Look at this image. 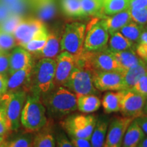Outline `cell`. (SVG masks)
<instances>
[{
    "label": "cell",
    "instance_id": "cell-1",
    "mask_svg": "<svg viewBox=\"0 0 147 147\" xmlns=\"http://www.w3.org/2000/svg\"><path fill=\"white\" fill-rule=\"evenodd\" d=\"M42 95L44 106L49 115L55 118L69 115L78 108L76 95L63 86H55Z\"/></svg>",
    "mask_w": 147,
    "mask_h": 147
},
{
    "label": "cell",
    "instance_id": "cell-2",
    "mask_svg": "<svg viewBox=\"0 0 147 147\" xmlns=\"http://www.w3.org/2000/svg\"><path fill=\"white\" fill-rule=\"evenodd\" d=\"M76 56V55H75ZM91 73L94 71H117L121 72L117 59L107 47L95 51L84 50L76 56V65Z\"/></svg>",
    "mask_w": 147,
    "mask_h": 147
},
{
    "label": "cell",
    "instance_id": "cell-3",
    "mask_svg": "<svg viewBox=\"0 0 147 147\" xmlns=\"http://www.w3.org/2000/svg\"><path fill=\"white\" fill-rule=\"evenodd\" d=\"M21 123L29 133L39 131L47 123L46 108L39 95L34 93L27 96L21 112Z\"/></svg>",
    "mask_w": 147,
    "mask_h": 147
},
{
    "label": "cell",
    "instance_id": "cell-4",
    "mask_svg": "<svg viewBox=\"0 0 147 147\" xmlns=\"http://www.w3.org/2000/svg\"><path fill=\"white\" fill-rule=\"evenodd\" d=\"M26 98L27 93L25 90L8 92L1 95L0 101L3 104L2 108L10 131H14L19 128L21 112Z\"/></svg>",
    "mask_w": 147,
    "mask_h": 147
},
{
    "label": "cell",
    "instance_id": "cell-5",
    "mask_svg": "<svg viewBox=\"0 0 147 147\" xmlns=\"http://www.w3.org/2000/svg\"><path fill=\"white\" fill-rule=\"evenodd\" d=\"M55 67L56 60L45 57L33 66L32 74L34 76L35 94H45L55 87Z\"/></svg>",
    "mask_w": 147,
    "mask_h": 147
},
{
    "label": "cell",
    "instance_id": "cell-6",
    "mask_svg": "<svg viewBox=\"0 0 147 147\" xmlns=\"http://www.w3.org/2000/svg\"><path fill=\"white\" fill-rule=\"evenodd\" d=\"M97 118L91 115H69L60 124L69 137L90 140Z\"/></svg>",
    "mask_w": 147,
    "mask_h": 147
},
{
    "label": "cell",
    "instance_id": "cell-7",
    "mask_svg": "<svg viewBox=\"0 0 147 147\" xmlns=\"http://www.w3.org/2000/svg\"><path fill=\"white\" fill-rule=\"evenodd\" d=\"M86 25L74 22L65 25L61 38V51H67L74 55H80L84 51Z\"/></svg>",
    "mask_w": 147,
    "mask_h": 147
},
{
    "label": "cell",
    "instance_id": "cell-8",
    "mask_svg": "<svg viewBox=\"0 0 147 147\" xmlns=\"http://www.w3.org/2000/svg\"><path fill=\"white\" fill-rule=\"evenodd\" d=\"M109 33L104 18H94L86 26L84 49L95 51L104 49L107 45Z\"/></svg>",
    "mask_w": 147,
    "mask_h": 147
},
{
    "label": "cell",
    "instance_id": "cell-9",
    "mask_svg": "<svg viewBox=\"0 0 147 147\" xmlns=\"http://www.w3.org/2000/svg\"><path fill=\"white\" fill-rule=\"evenodd\" d=\"M64 87L73 92L76 97L83 95H95L97 92L93 85L91 71L77 65L74 67Z\"/></svg>",
    "mask_w": 147,
    "mask_h": 147
},
{
    "label": "cell",
    "instance_id": "cell-10",
    "mask_svg": "<svg viewBox=\"0 0 147 147\" xmlns=\"http://www.w3.org/2000/svg\"><path fill=\"white\" fill-rule=\"evenodd\" d=\"M92 78L94 87L100 91L125 90L123 75L117 71H94Z\"/></svg>",
    "mask_w": 147,
    "mask_h": 147
},
{
    "label": "cell",
    "instance_id": "cell-11",
    "mask_svg": "<svg viewBox=\"0 0 147 147\" xmlns=\"http://www.w3.org/2000/svg\"><path fill=\"white\" fill-rule=\"evenodd\" d=\"M147 99L131 89L123 90L120 111L125 117L136 119L144 115V106Z\"/></svg>",
    "mask_w": 147,
    "mask_h": 147
},
{
    "label": "cell",
    "instance_id": "cell-12",
    "mask_svg": "<svg viewBox=\"0 0 147 147\" xmlns=\"http://www.w3.org/2000/svg\"><path fill=\"white\" fill-rule=\"evenodd\" d=\"M133 117H117L114 119L108 127L105 147H120L128 126L134 120Z\"/></svg>",
    "mask_w": 147,
    "mask_h": 147
},
{
    "label": "cell",
    "instance_id": "cell-13",
    "mask_svg": "<svg viewBox=\"0 0 147 147\" xmlns=\"http://www.w3.org/2000/svg\"><path fill=\"white\" fill-rule=\"evenodd\" d=\"M45 27L42 21L38 18H22L13 33L16 45L23 47Z\"/></svg>",
    "mask_w": 147,
    "mask_h": 147
},
{
    "label": "cell",
    "instance_id": "cell-14",
    "mask_svg": "<svg viewBox=\"0 0 147 147\" xmlns=\"http://www.w3.org/2000/svg\"><path fill=\"white\" fill-rule=\"evenodd\" d=\"M76 65V56L67 51H62L57 56L54 86H63Z\"/></svg>",
    "mask_w": 147,
    "mask_h": 147
},
{
    "label": "cell",
    "instance_id": "cell-15",
    "mask_svg": "<svg viewBox=\"0 0 147 147\" xmlns=\"http://www.w3.org/2000/svg\"><path fill=\"white\" fill-rule=\"evenodd\" d=\"M10 68L9 74L14 71L24 68L29 64L32 63V54L26 49L21 47L14 48L10 53Z\"/></svg>",
    "mask_w": 147,
    "mask_h": 147
},
{
    "label": "cell",
    "instance_id": "cell-16",
    "mask_svg": "<svg viewBox=\"0 0 147 147\" xmlns=\"http://www.w3.org/2000/svg\"><path fill=\"white\" fill-rule=\"evenodd\" d=\"M33 66V63H31L24 68L18 69L10 74L8 80L7 92L18 91L22 86L28 84L30 82Z\"/></svg>",
    "mask_w": 147,
    "mask_h": 147
},
{
    "label": "cell",
    "instance_id": "cell-17",
    "mask_svg": "<svg viewBox=\"0 0 147 147\" xmlns=\"http://www.w3.org/2000/svg\"><path fill=\"white\" fill-rule=\"evenodd\" d=\"M146 134L139 125L134 120L128 126L125 134L121 146L124 147H137Z\"/></svg>",
    "mask_w": 147,
    "mask_h": 147
},
{
    "label": "cell",
    "instance_id": "cell-18",
    "mask_svg": "<svg viewBox=\"0 0 147 147\" xmlns=\"http://www.w3.org/2000/svg\"><path fill=\"white\" fill-rule=\"evenodd\" d=\"M103 18H104L109 34L119 32L123 27L132 21L129 8L117 14Z\"/></svg>",
    "mask_w": 147,
    "mask_h": 147
},
{
    "label": "cell",
    "instance_id": "cell-19",
    "mask_svg": "<svg viewBox=\"0 0 147 147\" xmlns=\"http://www.w3.org/2000/svg\"><path fill=\"white\" fill-rule=\"evenodd\" d=\"M146 63H144V60L140 59L138 63L125 71L123 75L125 89H131L134 84L138 81L139 79L146 74Z\"/></svg>",
    "mask_w": 147,
    "mask_h": 147
},
{
    "label": "cell",
    "instance_id": "cell-20",
    "mask_svg": "<svg viewBox=\"0 0 147 147\" xmlns=\"http://www.w3.org/2000/svg\"><path fill=\"white\" fill-rule=\"evenodd\" d=\"M113 54L118 62L120 71L123 74L128 69L131 68L134 65H136L139 63L140 58H138L136 53L133 50H127L118 51V52H113Z\"/></svg>",
    "mask_w": 147,
    "mask_h": 147
},
{
    "label": "cell",
    "instance_id": "cell-21",
    "mask_svg": "<svg viewBox=\"0 0 147 147\" xmlns=\"http://www.w3.org/2000/svg\"><path fill=\"white\" fill-rule=\"evenodd\" d=\"M108 127V121L106 118H101L97 120L96 123L92 132L91 139V146L102 147L105 143L106 134Z\"/></svg>",
    "mask_w": 147,
    "mask_h": 147
},
{
    "label": "cell",
    "instance_id": "cell-22",
    "mask_svg": "<svg viewBox=\"0 0 147 147\" xmlns=\"http://www.w3.org/2000/svg\"><path fill=\"white\" fill-rule=\"evenodd\" d=\"M123 90L117 92H108L103 96L102 104L106 113L110 114L120 111L121 102Z\"/></svg>",
    "mask_w": 147,
    "mask_h": 147
},
{
    "label": "cell",
    "instance_id": "cell-23",
    "mask_svg": "<svg viewBox=\"0 0 147 147\" xmlns=\"http://www.w3.org/2000/svg\"><path fill=\"white\" fill-rule=\"evenodd\" d=\"M101 100L94 94L83 95L77 97V107L83 113H94L100 108Z\"/></svg>",
    "mask_w": 147,
    "mask_h": 147
},
{
    "label": "cell",
    "instance_id": "cell-24",
    "mask_svg": "<svg viewBox=\"0 0 147 147\" xmlns=\"http://www.w3.org/2000/svg\"><path fill=\"white\" fill-rule=\"evenodd\" d=\"M144 27L131 21L123 27L119 32L131 42L134 48H136L140 39Z\"/></svg>",
    "mask_w": 147,
    "mask_h": 147
},
{
    "label": "cell",
    "instance_id": "cell-25",
    "mask_svg": "<svg viewBox=\"0 0 147 147\" xmlns=\"http://www.w3.org/2000/svg\"><path fill=\"white\" fill-rule=\"evenodd\" d=\"M60 42L61 38L55 33H50L48 35L45 47L38 53L45 58L54 59L57 56L61 51Z\"/></svg>",
    "mask_w": 147,
    "mask_h": 147
},
{
    "label": "cell",
    "instance_id": "cell-26",
    "mask_svg": "<svg viewBox=\"0 0 147 147\" xmlns=\"http://www.w3.org/2000/svg\"><path fill=\"white\" fill-rule=\"evenodd\" d=\"M32 1L41 21H47L54 16L56 9L53 0H32Z\"/></svg>",
    "mask_w": 147,
    "mask_h": 147
},
{
    "label": "cell",
    "instance_id": "cell-27",
    "mask_svg": "<svg viewBox=\"0 0 147 147\" xmlns=\"http://www.w3.org/2000/svg\"><path fill=\"white\" fill-rule=\"evenodd\" d=\"M48 35L49 33L45 26L43 27L35 35L32 40H29L26 45L23 46V48L31 53H38L45 47L47 40Z\"/></svg>",
    "mask_w": 147,
    "mask_h": 147
},
{
    "label": "cell",
    "instance_id": "cell-28",
    "mask_svg": "<svg viewBox=\"0 0 147 147\" xmlns=\"http://www.w3.org/2000/svg\"><path fill=\"white\" fill-rule=\"evenodd\" d=\"M108 39V49L113 52L132 50L134 47L132 44L119 32H116L110 34Z\"/></svg>",
    "mask_w": 147,
    "mask_h": 147
},
{
    "label": "cell",
    "instance_id": "cell-29",
    "mask_svg": "<svg viewBox=\"0 0 147 147\" xmlns=\"http://www.w3.org/2000/svg\"><path fill=\"white\" fill-rule=\"evenodd\" d=\"M130 0H103V13L113 15L127 10L129 7Z\"/></svg>",
    "mask_w": 147,
    "mask_h": 147
},
{
    "label": "cell",
    "instance_id": "cell-30",
    "mask_svg": "<svg viewBox=\"0 0 147 147\" xmlns=\"http://www.w3.org/2000/svg\"><path fill=\"white\" fill-rule=\"evenodd\" d=\"M84 16L100 15L103 13V1L101 0H80Z\"/></svg>",
    "mask_w": 147,
    "mask_h": 147
},
{
    "label": "cell",
    "instance_id": "cell-31",
    "mask_svg": "<svg viewBox=\"0 0 147 147\" xmlns=\"http://www.w3.org/2000/svg\"><path fill=\"white\" fill-rule=\"evenodd\" d=\"M61 7L67 16H84L80 0H61Z\"/></svg>",
    "mask_w": 147,
    "mask_h": 147
},
{
    "label": "cell",
    "instance_id": "cell-32",
    "mask_svg": "<svg viewBox=\"0 0 147 147\" xmlns=\"http://www.w3.org/2000/svg\"><path fill=\"white\" fill-rule=\"evenodd\" d=\"M56 146L55 138L51 134L42 132L35 136L32 141L34 147H54Z\"/></svg>",
    "mask_w": 147,
    "mask_h": 147
},
{
    "label": "cell",
    "instance_id": "cell-33",
    "mask_svg": "<svg viewBox=\"0 0 147 147\" xmlns=\"http://www.w3.org/2000/svg\"><path fill=\"white\" fill-rule=\"evenodd\" d=\"M22 18H23L20 16V14L12 13L1 23H0V29L5 32L13 34L14 30L21 22Z\"/></svg>",
    "mask_w": 147,
    "mask_h": 147
},
{
    "label": "cell",
    "instance_id": "cell-34",
    "mask_svg": "<svg viewBox=\"0 0 147 147\" xmlns=\"http://www.w3.org/2000/svg\"><path fill=\"white\" fill-rule=\"evenodd\" d=\"M16 42L13 34L5 32L0 29V49L2 51H7L16 47Z\"/></svg>",
    "mask_w": 147,
    "mask_h": 147
},
{
    "label": "cell",
    "instance_id": "cell-35",
    "mask_svg": "<svg viewBox=\"0 0 147 147\" xmlns=\"http://www.w3.org/2000/svg\"><path fill=\"white\" fill-rule=\"evenodd\" d=\"M136 51L141 59L147 61V25L144 27L140 41L136 47Z\"/></svg>",
    "mask_w": 147,
    "mask_h": 147
},
{
    "label": "cell",
    "instance_id": "cell-36",
    "mask_svg": "<svg viewBox=\"0 0 147 147\" xmlns=\"http://www.w3.org/2000/svg\"><path fill=\"white\" fill-rule=\"evenodd\" d=\"M129 11L132 21L142 26L147 25V8H129Z\"/></svg>",
    "mask_w": 147,
    "mask_h": 147
},
{
    "label": "cell",
    "instance_id": "cell-37",
    "mask_svg": "<svg viewBox=\"0 0 147 147\" xmlns=\"http://www.w3.org/2000/svg\"><path fill=\"white\" fill-rule=\"evenodd\" d=\"M33 139L30 136H21L10 142H5V147H29L32 146Z\"/></svg>",
    "mask_w": 147,
    "mask_h": 147
},
{
    "label": "cell",
    "instance_id": "cell-38",
    "mask_svg": "<svg viewBox=\"0 0 147 147\" xmlns=\"http://www.w3.org/2000/svg\"><path fill=\"white\" fill-rule=\"evenodd\" d=\"M10 53L2 51L0 53V74L7 76L10 68Z\"/></svg>",
    "mask_w": 147,
    "mask_h": 147
},
{
    "label": "cell",
    "instance_id": "cell-39",
    "mask_svg": "<svg viewBox=\"0 0 147 147\" xmlns=\"http://www.w3.org/2000/svg\"><path fill=\"white\" fill-rule=\"evenodd\" d=\"M131 89L147 99V74L141 77Z\"/></svg>",
    "mask_w": 147,
    "mask_h": 147
},
{
    "label": "cell",
    "instance_id": "cell-40",
    "mask_svg": "<svg viewBox=\"0 0 147 147\" xmlns=\"http://www.w3.org/2000/svg\"><path fill=\"white\" fill-rule=\"evenodd\" d=\"M8 131H10V130L7 125L4 110L2 107H1L0 108V136H5Z\"/></svg>",
    "mask_w": 147,
    "mask_h": 147
},
{
    "label": "cell",
    "instance_id": "cell-41",
    "mask_svg": "<svg viewBox=\"0 0 147 147\" xmlns=\"http://www.w3.org/2000/svg\"><path fill=\"white\" fill-rule=\"evenodd\" d=\"M70 138V142L73 146L76 147H91V144L90 140L85 138Z\"/></svg>",
    "mask_w": 147,
    "mask_h": 147
},
{
    "label": "cell",
    "instance_id": "cell-42",
    "mask_svg": "<svg viewBox=\"0 0 147 147\" xmlns=\"http://www.w3.org/2000/svg\"><path fill=\"white\" fill-rule=\"evenodd\" d=\"M11 14L12 12L8 5L3 2L2 0H0V23H1Z\"/></svg>",
    "mask_w": 147,
    "mask_h": 147
},
{
    "label": "cell",
    "instance_id": "cell-43",
    "mask_svg": "<svg viewBox=\"0 0 147 147\" xmlns=\"http://www.w3.org/2000/svg\"><path fill=\"white\" fill-rule=\"evenodd\" d=\"M57 146L59 147H71L72 144L63 134H60L57 138Z\"/></svg>",
    "mask_w": 147,
    "mask_h": 147
},
{
    "label": "cell",
    "instance_id": "cell-44",
    "mask_svg": "<svg viewBox=\"0 0 147 147\" xmlns=\"http://www.w3.org/2000/svg\"><path fill=\"white\" fill-rule=\"evenodd\" d=\"M129 8H147V0H130Z\"/></svg>",
    "mask_w": 147,
    "mask_h": 147
},
{
    "label": "cell",
    "instance_id": "cell-45",
    "mask_svg": "<svg viewBox=\"0 0 147 147\" xmlns=\"http://www.w3.org/2000/svg\"><path fill=\"white\" fill-rule=\"evenodd\" d=\"M139 125L144 133L147 135V115H143L134 119Z\"/></svg>",
    "mask_w": 147,
    "mask_h": 147
},
{
    "label": "cell",
    "instance_id": "cell-46",
    "mask_svg": "<svg viewBox=\"0 0 147 147\" xmlns=\"http://www.w3.org/2000/svg\"><path fill=\"white\" fill-rule=\"evenodd\" d=\"M8 77L0 74V94H4L8 90Z\"/></svg>",
    "mask_w": 147,
    "mask_h": 147
},
{
    "label": "cell",
    "instance_id": "cell-47",
    "mask_svg": "<svg viewBox=\"0 0 147 147\" xmlns=\"http://www.w3.org/2000/svg\"><path fill=\"white\" fill-rule=\"evenodd\" d=\"M3 2L8 5L9 8H12L22 3H25V0H2Z\"/></svg>",
    "mask_w": 147,
    "mask_h": 147
},
{
    "label": "cell",
    "instance_id": "cell-48",
    "mask_svg": "<svg viewBox=\"0 0 147 147\" xmlns=\"http://www.w3.org/2000/svg\"><path fill=\"white\" fill-rule=\"evenodd\" d=\"M138 147H147V137L145 136L138 144Z\"/></svg>",
    "mask_w": 147,
    "mask_h": 147
},
{
    "label": "cell",
    "instance_id": "cell-49",
    "mask_svg": "<svg viewBox=\"0 0 147 147\" xmlns=\"http://www.w3.org/2000/svg\"><path fill=\"white\" fill-rule=\"evenodd\" d=\"M5 142V136H0V147H3Z\"/></svg>",
    "mask_w": 147,
    "mask_h": 147
},
{
    "label": "cell",
    "instance_id": "cell-50",
    "mask_svg": "<svg viewBox=\"0 0 147 147\" xmlns=\"http://www.w3.org/2000/svg\"><path fill=\"white\" fill-rule=\"evenodd\" d=\"M144 108H145V111H146V113H147V104H146V105H145V106H144Z\"/></svg>",
    "mask_w": 147,
    "mask_h": 147
},
{
    "label": "cell",
    "instance_id": "cell-51",
    "mask_svg": "<svg viewBox=\"0 0 147 147\" xmlns=\"http://www.w3.org/2000/svg\"><path fill=\"white\" fill-rule=\"evenodd\" d=\"M1 52H2V51H1V49H0V53H1Z\"/></svg>",
    "mask_w": 147,
    "mask_h": 147
},
{
    "label": "cell",
    "instance_id": "cell-52",
    "mask_svg": "<svg viewBox=\"0 0 147 147\" xmlns=\"http://www.w3.org/2000/svg\"><path fill=\"white\" fill-rule=\"evenodd\" d=\"M3 94H0V98H1V95H2Z\"/></svg>",
    "mask_w": 147,
    "mask_h": 147
},
{
    "label": "cell",
    "instance_id": "cell-53",
    "mask_svg": "<svg viewBox=\"0 0 147 147\" xmlns=\"http://www.w3.org/2000/svg\"><path fill=\"white\" fill-rule=\"evenodd\" d=\"M101 1H103V0H101Z\"/></svg>",
    "mask_w": 147,
    "mask_h": 147
},
{
    "label": "cell",
    "instance_id": "cell-54",
    "mask_svg": "<svg viewBox=\"0 0 147 147\" xmlns=\"http://www.w3.org/2000/svg\"><path fill=\"white\" fill-rule=\"evenodd\" d=\"M146 74H147V70H146Z\"/></svg>",
    "mask_w": 147,
    "mask_h": 147
}]
</instances>
